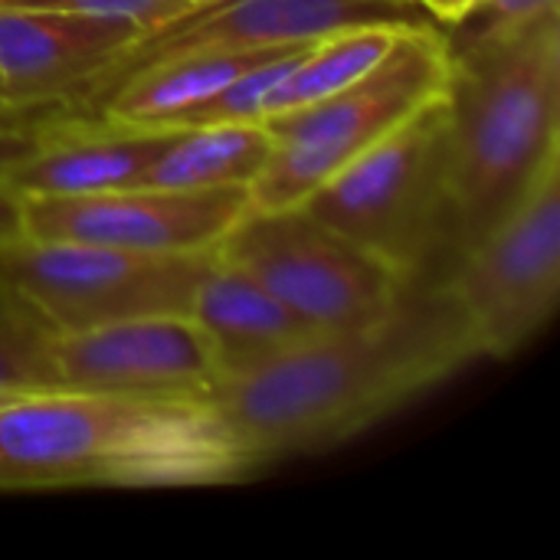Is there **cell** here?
<instances>
[{
  "instance_id": "6da1fadb",
  "label": "cell",
  "mask_w": 560,
  "mask_h": 560,
  "mask_svg": "<svg viewBox=\"0 0 560 560\" xmlns=\"http://www.w3.org/2000/svg\"><path fill=\"white\" fill-rule=\"evenodd\" d=\"M479 358L446 285L420 272L377 325L315 335L249 374L223 377L207 407L256 472L361 436Z\"/></svg>"
},
{
  "instance_id": "7a4b0ae2",
  "label": "cell",
  "mask_w": 560,
  "mask_h": 560,
  "mask_svg": "<svg viewBox=\"0 0 560 560\" xmlns=\"http://www.w3.org/2000/svg\"><path fill=\"white\" fill-rule=\"evenodd\" d=\"M249 472L197 400L39 390L0 404V492L226 486Z\"/></svg>"
},
{
  "instance_id": "3957f363",
  "label": "cell",
  "mask_w": 560,
  "mask_h": 560,
  "mask_svg": "<svg viewBox=\"0 0 560 560\" xmlns=\"http://www.w3.org/2000/svg\"><path fill=\"white\" fill-rule=\"evenodd\" d=\"M443 105L453 236L466 253L560 154V10L505 43L450 56Z\"/></svg>"
},
{
  "instance_id": "277c9868",
  "label": "cell",
  "mask_w": 560,
  "mask_h": 560,
  "mask_svg": "<svg viewBox=\"0 0 560 560\" xmlns=\"http://www.w3.org/2000/svg\"><path fill=\"white\" fill-rule=\"evenodd\" d=\"M299 207L400 279L427 272L453 233L443 95L351 158Z\"/></svg>"
},
{
  "instance_id": "5b68a950",
  "label": "cell",
  "mask_w": 560,
  "mask_h": 560,
  "mask_svg": "<svg viewBox=\"0 0 560 560\" xmlns=\"http://www.w3.org/2000/svg\"><path fill=\"white\" fill-rule=\"evenodd\" d=\"M450 79L446 36L436 23L407 26L394 49L354 85L312 105L269 115L276 148L249 184V207L282 210L305 203L335 171L397 128Z\"/></svg>"
},
{
  "instance_id": "8992f818",
  "label": "cell",
  "mask_w": 560,
  "mask_h": 560,
  "mask_svg": "<svg viewBox=\"0 0 560 560\" xmlns=\"http://www.w3.org/2000/svg\"><path fill=\"white\" fill-rule=\"evenodd\" d=\"M213 259L217 249L138 253L20 236L0 249V282L52 335H69L141 315H187Z\"/></svg>"
},
{
  "instance_id": "52a82bcc",
  "label": "cell",
  "mask_w": 560,
  "mask_h": 560,
  "mask_svg": "<svg viewBox=\"0 0 560 560\" xmlns=\"http://www.w3.org/2000/svg\"><path fill=\"white\" fill-rule=\"evenodd\" d=\"M217 256L262 282L315 335L377 325L407 285L390 266L318 223L305 207H246L220 240Z\"/></svg>"
},
{
  "instance_id": "ba28073f",
  "label": "cell",
  "mask_w": 560,
  "mask_h": 560,
  "mask_svg": "<svg viewBox=\"0 0 560 560\" xmlns=\"http://www.w3.org/2000/svg\"><path fill=\"white\" fill-rule=\"evenodd\" d=\"M443 279L482 358L509 361L532 345L558 312L560 154L525 197Z\"/></svg>"
},
{
  "instance_id": "9c48e42d",
  "label": "cell",
  "mask_w": 560,
  "mask_h": 560,
  "mask_svg": "<svg viewBox=\"0 0 560 560\" xmlns=\"http://www.w3.org/2000/svg\"><path fill=\"white\" fill-rule=\"evenodd\" d=\"M246 187H118L85 197H20L23 236L138 253H207L246 213Z\"/></svg>"
},
{
  "instance_id": "30bf717a",
  "label": "cell",
  "mask_w": 560,
  "mask_h": 560,
  "mask_svg": "<svg viewBox=\"0 0 560 560\" xmlns=\"http://www.w3.org/2000/svg\"><path fill=\"white\" fill-rule=\"evenodd\" d=\"M56 390L207 404L220 384L210 341L190 315H141L52 335Z\"/></svg>"
},
{
  "instance_id": "8fae6325",
  "label": "cell",
  "mask_w": 560,
  "mask_h": 560,
  "mask_svg": "<svg viewBox=\"0 0 560 560\" xmlns=\"http://www.w3.org/2000/svg\"><path fill=\"white\" fill-rule=\"evenodd\" d=\"M364 23H436L413 0H210L151 26L79 108H95L125 75L190 49H282Z\"/></svg>"
},
{
  "instance_id": "7c38bea8",
  "label": "cell",
  "mask_w": 560,
  "mask_h": 560,
  "mask_svg": "<svg viewBox=\"0 0 560 560\" xmlns=\"http://www.w3.org/2000/svg\"><path fill=\"white\" fill-rule=\"evenodd\" d=\"M141 33L131 20L0 7V102L79 108Z\"/></svg>"
},
{
  "instance_id": "4fadbf2b",
  "label": "cell",
  "mask_w": 560,
  "mask_h": 560,
  "mask_svg": "<svg viewBox=\"0 0 560 560\" xmlns=\"http://www.w3.org/2000/svg\"><path fill=\"white\" fill-rule=\"evenodd\" d=\"M171 128H135L89 108L59 105L30 151L10 174L16 197H85L144 184Z\"/></svg>"
},
{
  "instance_id": "5bb4252c",
  "label": "cell",
  "mask_w": 560,
  "mask_h": 560,
  "mask_svg": "<svg viewBox=\"0 0 560 560\" xmlns=\"http://www.w3.org/2000/svg\"><path fill=\"white\" fill-rule=\"evenodd\" d=\"M187 315L210 341L220 381L249 374L315 338L262 282L220 256L207 269Z\"/></svg>"
},
{
  "instance_id": "9a60e30c",
  "label": "cell",
  "mask_w": 560,
  "mask_h": 560,
  "mask_svg": "<svg viewBox=\"0 0 560 560\" xmlns=\"http://www.w3.org/2000/svg\"><path fill=\"white\" fill-rule=\"evenodd\" d=\"M292 49V46H282ZM282 49H190L148 62L125 75L95 108L112 121L135 128H177L184 115L230 85L249 66Z\"/></svg>"
},
{
  "instance_id": "2e32d148",
  "label": "cell",
  "mask_w": 560,
  "mask_h": 560,
  "mask_svg": "<svg viewBox=\"0 0 560 560\" xmlns=\"http://www.w3.org/2000/svg\"><path fill=\"white\" fill-rule=\"evenodd\" d=\"M276 138L262 121H217L171 128L164 148L151 161L144 184L174 190L246 187L259 177Z\"/></svg>"
},
{
  "instance_id": "e0dca14e",
  "label": "cell",
  "mask_w": 560,
  "mask_h": 560,
  "mask_svg": "<svg viewBox=\"0 0 560 560\" xmlns=\"http://www.w3.org/2000/svg\"><path fill=\"white\" fill-rule=\"evenodd\" d=\"M423 26V23H417ZM407 30V23H364L338 30L318 43L308 46V52L299 59V66L269 92L262 105V121L269 115H282L302 105H312L318 98H328L358 79H364L397 43V36Z\"/></svg>"
},
{
  "instance_id": "ac0fdd59",
  "label": "cell",
  "mask_w": 560,
  "mask_h": 560,
  "mask_svg": "<svg viewBox=\"0 0 560 560\" xmlns=\"http://www.w3.org/2000/svg\"><path fill=\"white\" fill-rule=\"evenodd\" d=\"M0 390H56L52 331L0 282Z\"/></svg>"
},
{
  "instance_id": "d6986e66",
  "label": "cell",
  "mask_w": 560,
  "mask_h": 560,
  "mask_svg": "<svg viewBox=\"0 0 560 560\" xmlns=\"http://www.w3.org/2000/svg\"><path fill=\"white\" fill-rule=\"evenodd\" d=\"M555 10H560L558 0H476L463 16L446 23L450 26L446 52L466 56V52L505 43Z\"/></svg>"
},
{
  "instance_id": "ffe728a7",
  "label": "cell",
  "mask_w": 560,
  "mask_h": 560,
  "mask_svg": "<svg viewBox=\"0 0 560 560\" xmlns=\"http://www.w3.org/2000/svg\"><path fill=\"white\" fill-rule=\"evenodd\" d=\"M3 10H59L82 16H112L131 20L144 30L161 26L180 13H187V0H0Z\"/></svg>"
},
{
  "instance_id": "44dd1931",
  "label": "cell",
  "mask_w": 560,
  "mask_h": 560,
  "mask_svg": "<svg viewBox=\"0 0 560 560\" xmlns=\"http://www.w3.org/2000/svg\"><path fill=\"white\" fill-rule=\"evenodd\" d=\"M59 105H33V108L0 105V187H7L10 174L30 158V151L43 135L46 118Z\"/></svg>"
},
{
  "instance_id": "7402d4cb",
  "label": "cell",
  "mask_w": 560,
  "mask_h": 560,
  "mask_svg": "<svg viewBox=\"0 0 560 560\" xmlns=\"http://www.w3.org/2000/svg\"><path fill=\"white\" fill-rule=\"evenodd\" d=\"M23 236V213H20V197L7 187H0V249L16 243Z\"/></svg>"
},
{
  "instance_id": "603a6c76",
  "label": "cell",
  "mask_w": 560,
  "mask_h": 560,
  "mask_svg": "<svg viewBox=\"0 0 560 560\" xmlns=\"http://www.w3.org/2000/svg\"><path fill=\"white\" fill-rule=\"evenodd\" d=\"M472 3H476V0H420V7H423L440 26H446V23H453L456 16H463Z\"/></svg>"
},
{
  "instance_id": "cb8c5ba5",
  "label": "cell",
  "mask_w": 560,
  "mask_h": 560,
  "mask_svg": "<svg viewBox=\"0 0 560 560\" xmlns=\"http://www.w3.org/2000/svg\"><path fill=\"white\" fill-rule=\"evenodd\" d=\"M200 3H210V0H187V7H200Z\"/></svg>"
},
{
  "instance_id": "d4e9b609",
  "label": "cell",
  "mask_w": 560,
  "mask_h": 560,
  "mask_svg": "<svg viewBox=\"0 0 560 560\" xmlns=\"http://www.w3.org/2000/svg\"><path fill=\"white\" fill-rule=\"evenodd\" d=\"M10 397H16V394H3V390H0V404H3V400H10Z\"/></svg>"
},
{
  "instance_id": "484cf974",
  "label": "cell",
  "mask_w": 560,
  "mask_h": 560,
  "mask_svg": "<svg viewBox=\"0 0 560 560\" xmlns=\"http://www.w3.org/2000/svg\"><path fill=\"white\" fill-rule=\"evenodd\" d=\"M413 3H420V0H413Z\"/></svg>"
},
{
  "instance_id": "4316f807",
  "label": "cell",
  "mask_w": 560,
  "mask_h": 560,
  "mask_svg": "<svg viewBox=\"0 0 560 560\" xmlns=\"http://www.w3.org/2000/svg\"><path fill=\"white\" fill-rule=\"evenodd\" d=\"M0 105H3V102H0Z\"/></svg>"
}]
</instances>
